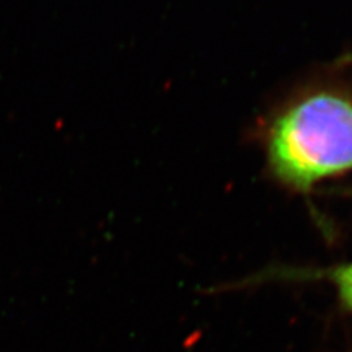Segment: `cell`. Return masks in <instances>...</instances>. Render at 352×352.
Wrapping results in <instances>:
<instances>
[{"label":"cell","instance_id":"7a4b0ae2","mask_svg":"<svg viewBox=\"0 0 352 352\" xmlns=\"http://www.w3.org/2000/svg\"><path fill=\"white\" fill-rule=\"evenodd\" d=\"M333 280L344 305L352 311V263L333 272Z\"/></svg>","mask_w":352,"mask_h":352},{"label":"cell","instance_id":"6da1fadb","mask_svg":"<svg viewBox=\"0 0 352 352\" xmlns=\"http://www.w3.org/2000/svg\"><path fill=\"white\" fill-rule=\"evenodd\" d=\"M273 172L295 188L308 190L352 169V98L318 91L288 107L269 134Z\"/></svg>","mask_w":352,"mask_h":352}]
</instances>
